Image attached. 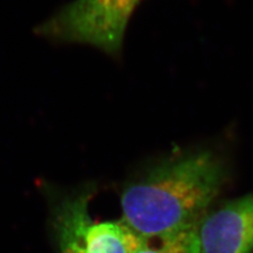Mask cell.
I'll return each instance as SVG.
<instances>
[{"label":"cell","mask_w":253,"mask_h":253,"mask_svg":"<svg viewBox=\"0 0 253 253\" xmlns=\"http://www.w3.org/2000/svg\"><path fill=\"white\" fill-rule=\"evenodd\" d=\"M228 171L225 158L210 148L173 153L125 187L122 219L141 236L200 223Z\"/></svg>","instance_id":"6da1fadb"},{"label":"cell","mask_w":253,"mask_h":253,"mask_svg":"<svg viewBox=\"0 0 253 253\" xmlns=\"http://www.w3.org/2000/svg\"><path fill=\"white\" fill-rule=\"evenodd\" d=\"M141 0H73L37 28V33L57 43L95 47L117 59L132 14Z\"/></svg>","instance_id":"7a4b0ae2"},{"label":"cell","mask_w":253,"mask_h":253,"mask_svg":"<svg viewBox=\"0 0 253 253\" xmlns=\"http://www.w3.org/2000/svg\"><path fill=\"white\" fill-rule=\"evenodd\" d=\"M199 237L201 253H253V191L206 213Z\"/></svg>","instance_id":"3957f363"},{"label":"cell","mask_w":253,"mask_h":253,"mask_svg":"<svg viewBox=\"0 0 253 253\" xmlns=\"http://www.w3.org/2000/svg\"><path fill=\"white\" fill-rule=\"evenodd\" d=\"M91 195V190L84 189L59 202L72 221L84 253H135L144 236L123 219L92 221L89 215Z\"/></svg>","instance_id":"277c9868"},{"label":"cell","mask_w":253,"mask_h":253,"mask_svg":"<svg viewBox=\"0 0 253 253\" xmlns=\"http://www.w3.org/2000/svg\"><path fill=\"white\" fill-rule=\"evenodd\" d=\"M200 223L156 235L144 236L135 253H201Z\"/></svg>","instance_id":"5b68a950"},{"label":"cell","mask_w":253,"mask_h":253,"mask_svg":"<svg viewBox=\"0 0 253 253\" xmlns=\"http://www.w3.org/2000/svg\"><path fill=\"white\" fill-rule=\"evenodd\" d=\"M53 227L60 253H84L72 221L60 203L54 210Z\"/></svg>","instance_id":"8992f818"}]
</instances>
